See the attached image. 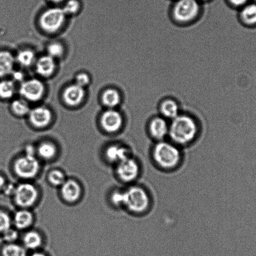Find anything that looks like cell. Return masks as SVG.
<instances>
[{
	"mask_svg": "<svg viewBox=\"0 0 256 256\" xmlns=\"http://www.w3.org/2000/svg\"><path fill=\"white\" fill-rule=\"evenodd\" d=\"M160 112L163 116L168 119H174L179 115V106L177 102L172 100H167L162 102Z\"/></svg>",
	"mask_w": 256,
	"mask_h": 256,
	"instance_id": "cell-20",
	"label": "cell"
},
{
	"mask_svg": "<svg viewBox=\"0 0 256 256\" xmlns=\"http://www.w3.org/2000/svg\"><path fill=\"white\" fill-rule=\"evenodd\" d=\"M230 6L235 8H242L249 2V0H225Z\"/></svg>",
	"mask_w": 256,
	"mask_h": 256,
	"instance_id": "cell-35",
	"label": "cell"
},
{
	"mask_svg": "<svg viewBox=\"0 0 256 256\" xmlns=\"http://www.w3.org/2000/svg\"><path fill=\"white\" fill-rule=\"evenodd\" d=\"M49 180L51 184L55 186H62L65 182L64 173L59 170H54L50 172Z\"/></svg>",
	"mask_w": 256,
	"mask_h": 256,
	"instance_id": "cell-28",
	"label": "cell"
},
{
	"mask_svg": "<svg viewBox=\"0 0 256 256\" xmlns=\"http://www.w3.org/2000/svg\"><path fill=\"white\" fill-rule=\"evenodd\" d=\"M201 2L197 0H174L172 12L174 18L180 22L194 20L199 14Z\"/></svg>",
	"mask_w": 256,
	"mask_h": 256,
	"instance_id": "cell-4",
	"label": "cell"
},
{
	"mask_svg": "<svg viewBox=\"0 0 256 256\" xmlns=\"http://www.w3.org/2000/svg\"><path fill=\"white\" fill-rule=\"evenodd\" d=\"M35 60L34 52L30 50H22L18 54L16 60L22 66L28 67L34 64Z\"/></svg>",
	"mask_w": 256,
	"mask_h": 256,
	"instance_id": "cell-23",
	"label": "cell"
},
{
	"mask_svg": "<svg viewBox=\"0 0 256 256\" xmlns=\"http://www.w3.org/2000/svg\"><path fill=\"white\" fill-rule=\"evenodd\" d=\"M20 92L25 100L33 102H38L44 96L45 86L39 80H28L22 84Z\"/></svg>",
	"mask_w": 256,
	"mask_h": 256,
	"instance_id": "cell-8",
	"label": "cell"
},
{
	"mask_svg": "<svg viewBox=\"0 0 256 256\" xmlns=\"http://www.w3.org/2000/svg\"><path fill=\"white\" fill-rule=\"evenodd\" d=\"M124 205L130 212H144L150 206L149 196L142 188L130 187L124 192Z\"/></svg>",
	"mask_w": 256,
	"mask_h": 256,
	"instance_id": "cell-3",
	"label": "cell"
},
{
	"mask_svg": "<svg viewBox=\"0 0 256 256\" xmlns=\"http://www.w3.org/2000/svg\"><path fill=\"white\" fill-rule=\"evenodd\" d=\"M12 108L15 114L19 116H24L29 114L30 112L29 105L25 100H15L13 102Z\"/></svg>",
	"mask_w": 256,
	"mask_h": 256,
	"instance_id": "cell-26",
	"label": "cell"
},
{
	"mask_svg": "<svg viewBox=\"0 0 256 256\" xmlns=\"http://www.w3.org/2000/svg\"><path fill=\"white\" fill-rule=\"evenodd\" d=\"M15 187L13 185H9V186H7L6 190H5V192H6L7 194H14Z\"/></svg>",
	"mask_w": 256,
	"mask_h": 256,
	"instance_id": "cell-37",
	"label": "cell"
},
{
	"mask_svg": "<svg viewBox=\"0 0 256 256\" xmlns=\"http://www.w3.org/2000/svg\"><path fill=\"white\" fill-rule=\"evenodd\" d=\"M14 78L15 81H22L24 78V75L21 72H15L14 74Z\"/></svg>",
	"mask_w": 256,
	"mask_h": 256,
	"instance_id": "cell-36",
	"label": "cell"
},
{
	"mask_svg": "<svg viewBox=\"0 0 256 256\" xmlns=\"http://www.w3.org/2000/svg\"><path fill=\"white\" fill-rule=\"evenodd\" d=\"M240 18L248 26L256 25V4L248 2L244 6L240 8Z\"/></svg>",
	"mask_w": 256,
	"mask_h": 256,
	"instance_id": "cell-18",
	"label": "cell"
},
{
	"mask_svg": "<svg viewBox=\"0 0 256 256\" xmlns=\"http://www.w3.org/2000/svg\"><path fill=\"white\" fill-rule=\"evenodd\" d=\"M108 160L111 162L118 163L130 157L129 150L120 145H112L108 148L106 152Z\"/></svg>",
	"mask_w": 256,
	"mask_h": 256,
	"instance_id": "cell-16",
	"label": "cell"
},
{
	"mask_svg": "<svg viewBox=\"0 0 256 256\" xmlns=\"http://www.w3.org/2000/svg\"><path fill=\"white\" fill-rule=\"evenodd\" d=\"M61 186L62 196L67 202H75L79 199L81 188L76 182L74 180H65Z\"/></svg>",
	"mask_w": 256,
	"mask_h": 256,
	"instance_id": "cell-14",
	"label": "cell"
},
{
	"mask_svg": "<svg viewBox=\"0 0 256 256\" xmlns=\"http://www.w3.org/2000/svg\"><path fill=\"white\" fill-rule=\"evenodd\" d=\"M5 180L4 178L1 175H0V190H1L3 189V188L5 187Z\"/></svg>",
	"mask_w": 256,
	"mask_h": 256,
	"instance_id": "cell-39",
	"label": "cell"
},
{
	"mask_svg": "<svg viewBox=\"0 0 256 256\" xmlns=\"http://www.w3.org/2000/svg\"><path fill=\"white\" fill-rule=\"evenodd\" d=\"M15 85L10 80H4L0 82V98L2 99L11 98L15 94Z\"/></svg>",
	"mask_w": 256,
	"mask_h": 256,
	"instance_id": "cell-24",
	"label": "cell"
},
{
	"mask_svg": "<svg viewBox=\"0 0 256 256\" xmlns=\"http://www.w3.org/2000/svg\"><path fill=\"white\" fill-rule=\"evenodd\" d=\"M80 7V2L78 0H68L63 10L66 14H76Z\"/></svg>",
	"mask_w": 256,
	"mask_h": 256,
	"instance_id": "cell-30",
	"label": "cell"
},
{
	"mask_svg": "<svg viewBox=\"0 0 256 256\" xmlns=\"http://www.w3.org/2000/svg\"><path fill=\"white\" fill-rule=\"evenodd\" d=\"M25 246L29 250H36L42 244V238L39 233L35 232H27L24 238Z\"/></svg>",
	"mask_w": 256,
	"mask_h": 256,
	"instance_id": "cell-22",
	"label": "cell"
},
{
	"mask_svg": "<svg viewBox=\"0 0 256 256\" xmlns=\"http://www.w3.org/2000/svg\"><path fill=\"white\" fill-rule=\"evenodd\" d=\"M50 1L53 2H55V4H60V2H64L65 0H50Z\"/></svg>",
	"mask_w": 256,
	"mask_h": 256,
	"instance_id": "cell-40",
	"label": "cell"
},
{
	"mask_svg": "<svg viewBox=\"0 0 256 256\" xmlns=\"http://www.w3.org/2000/svg\"><path fill=\"white\" fill-rule=\"evenodd\" d=\"M48 52L50 56L55 58H59L62 56L64 54V47L62 44H58V42H54V44H50L48 46Z\"/></svg>",
	"mask_w": 256,
	"mask_h": 256,
	"instance_id": "cell-29",
	"label": "cell"
},
{
	"mask_svg": "<svg viewBox=\"0 0 256 256\" xmlns=\"http://www.w3.org/2000/svg\"><path fill=\"white\" fill-rule=\"evenodd\" d=\"M140 167L137 160L132 158L122 160L118 163L117 172L123 182H129L134 180L139 176Z\"/></svg>",
	"mask_w": 256,
	"mask_h": 256,
	"instance_id": "cell-9",
	"label": "cell"
},
{
	"mask_svg": "<svg viewBox=\"0 0 256 256\" xmlns=\"http://www.w3.org/2000/svg\"><path fill=\"white\" fill-rule=\"evenodd\" d=\"M197 1H199L200 2H204L211 1V0H197Z\"/></svg>",
	"mask_w": 256,
	"mask_h": 256,
	"instance_id": "cell-42",
	"label": "cell"
},
{
	"mask_svg": "<svg viewBox=\"0 0 256 256\" xmlns=\"http://www.w3.org/2000/svg\"><path fill=\"white\" fill-rule=\"evenodd\" d=\"M4 239L7 242H13L16 240L19 236L17 230L12 229H9L4 232Z\"/></svg>",
	"mask_w": 256,
	"mask_h": 256,
	"instance_id": "cell-32",
	"label": "cell"
},
{
	"mask_svg": "<svg viewBox=\"0 0 256 256\" xmlns=\"http://www.w3.org/2000/svg\"><path fill=\"white\" fill-rule=\"evenodd\" d=\"M15 200L20 207L32 206L36 202L38 192L34 186L29 183H23L15 188Z\"/></svg>",
	"mask_w": 256,
	"mask_h": 256,
	"instance_id": "cell-7",
	"label": "cell"
},
{
	"mask_svg": "<svg viewBox=\"0 0 256 256\" xmlns=\"http://www.w3.org/2000/svg\"><path fill=\"white\" fill-rule=\"evenodd\" d=\"M36 69L38 74L42 76H50L54 72L55 62L54 58L49 55L40 58L37 60Z\"/></svg>",
	"mask_w": 256,
	"mask_h": 256,
	"instance_id": "cell-15",
	"label": "cell"
},
{
	"mask_svg": "<svg viewBox=\"0 0 256 256\" xmlns=\"http://www.w3.org/2000/svg\"><path fill=\"white\" fill-rule=\"evenodd\" d=\"M66 14L64 10L52 8L46 10L40 18V24L43 29L49 32H55L61 28L64 24Z\"/></svg>",
	"mask_w": 256,
	"mask_h": 256,
	"instance_id": "cell-5",
	"label": "cell"
},
{
	"mask_svg": "<svg viewBox=\"0 0 256 256\" xmlns=\"http://www.w3.org/2000/svg\"><path fill=\"white\" fill-rule=\"evenodd\" d=\"M2 253L4 256H27L24 248L15 244L6 246L3 250Z\"/></svg>",
	"mask_w": 256,
	"mask_h": 256,
	"instance_id": "cell-27",
	"label": "cell"
},
{
	"mask_svg": "<svg viewBox=\"0 0 256 256\" xmlns=\"http://www.w3.org/2000/svg\"><path fill=\"white\" fill-rule=\"evenodd\" d=\"M32 256H45L44 254H42V253L37 252V253H35V254H33Z\"/></svg>",
	"mask_w": 256,
	"mask_h": 256,
	"instance_id": "cell-41",
	"label": "cell"
},
{
	"mask_svg": "<svg viewBox=\"0 0 256 256\" xmlns=\"http://www.w3.org/2000/svg\"><path fill=\"white\" fill-rule=\"evenodd\" d=\"M89 82L90 78L87 74H80L76 77V84L83 88L86 86Z\"/></svg>",
	"mask_w": 256,
	"mask_h": 256,
	"instance_id": "cell-33",
	"label": "cell"
},
{
	"mask_svg": "<svg viewBox=\"0 0 256 256\" xmlns=\"http://www.w3.org/2000/svg\"><path fill=\"white\" fill-rule=\"evenodd\" d=\"M27 155L34 156V150L31 146L27 148Z\"/></svg>",
	"mask_w": 256,
	"mask_h": 256,
	"instance_id": "cell-38",
	"label": "cell"
},
{
	"mask_svg": "<svg viewBox=\"0 0 256 256\" xmlns=\"http://www.w3.org/2000/svg\"><path fill=\"white\" fill-rule=\"evenodd\" d=\"M123 120L121 114L115 110H108L102 115V126L107 132H117L121 128Z\"/></svg>",
	"mask_w": 256,
	"mask_h": 256,
	"instance_id": "cell-10",
	"label": "cell"
},
{
	"mask_svg": "<svg viewBox=\"0 0 256 256\" xmlns=\"http://www.w3.org/2000/svg\"><path fill=\"white\" fill-rule=\"evenodd\" d=\"M11 220L6 212L0 210V232H4L10 229Z\"/></svg>",
	"mask_w": 256,
	"mask_h": 256,
	"instance_id": "cell-31",
	"label": "cell"
},
{
	"mask_svg": "<svg viewBox=\"0 0 256 256\" xmlns=\"http://www.w3.org/2000/svg\"><path fill=\"white\" fill-rule=\"evenodd\" d=\"M149 130L152 137L160 142L169 135V126L164 119L155 118L150 122Z\"/></svg>",
	"mask_w": 256,
	"mask_h": 256,
	"instance_id": "cell-13",
	"label": "cell"
},
{
	"mask_svg": "<svg viewBox=\"0 0 256 256\" xmlns=\"http://www.w3.org/2000/svg\"><path fill=\"white\" fill-rule=\"evenodd\" d=\"M153 158L159 166L164 169L170 170L179 164L181 160V153L177 146L160 140L154 148Z\"/></svg>",
	"mask_w": 256,
	"mask_h": 256,
	"instance_id": "cell-2",
	"label": "cell"
},
{
	"mask_svg": "<svg viewBox=\"0 0 256 256\" xmlns=\"http://www.w3.org/2000/svg\"><path fill=\"white\" fill-rule=\"evenodd\" d=\"M112 200L115 205H124V192H115L112 194Z\"/></svg>",
	"mask_w": 256,
	"mask_h": 256,
	"instance_id": "cell-34",
	"label": "cell"
},
{
	"mask_svg": "<svg viewBox=\"0 0 256 256\" xmlns=\"http://www.w3.org/2000/svg\"><path fill=\"white\" fill-rule=\"evenodd\" d=\"M84 88L76 84L70 85L64 92L65 102L70 106H77L81 104L85 98Z\"/></svg>",
	"mask_w": 256,
	"mask_h": 256,
	"instance_id": "cell-12",
	"label": "cell"
},
{
	"mask_svg": "<svg viewBox=\"0 0 256 256\" xmlns=\"http://www.w3.org/2000/svg\"><path fill=\"white\" fill-rule=\"evenodd\" d=\"M33 222V215L26 210H19L15 215V226L19 230H24L29 228Z\"/></svg>",
	"mask_w": 256,
	"mask_h": 256,
	"instance_id": "cell-19",
	"label": "cell"
},
{
	"mask_svg": "<svg viewBox=\"0 0 256 256\" xmlns=\"http://www.w3.org/2000/svg\"><path fill=\"white\" fill-rule=\"evenodd\" d=\"M102 102L107 107L117 106L120 102L119 92L114 89L107 90L102 95Z\"/></svg>",
	"mask_w": 256,
	"mask_h": 256,
	"instance_id": "cell-21",
	"label": "cell"
},
{
	"mask_svg": "<svg viewBox=\"0 0 256 256\" xmlns=\"http://www.w3.org/2000/svg\"><path fill=\"white\" fill-rule=\"evenodd\" d=\"M30 121L37 128L48 126L51 122L52 114L50 110L45 107H37L29 112Z\"/></svg>",
	"mask_w": 256,
	"mask_h": 256,
	"instance_id": "cell-11",
	"label": "cell"
},
{
	"mask_svg": "<svg viewBox=\"0 0 256 256\" xmlns=\"http://www.w3.org/2000/svg\"><path fill=\"white\" fill-rule=\"evenodd\" d=\"M15 59L9 52H0V77H5L14 72Z\"/></svg>",
	"mask_w": 256,
	"mask_h": 256,
	"instance_id": "cell-17",
	"label": "cell"
},
{
	"mask_svg": "<svg viewBox=\"0 0 256 256\" xmlns=\"http://www.w3.org/2000/svg\"><path fill=\"white\" fill-rule=\"evenodd\" d=\"M40 164L34 156L25 155L17 160L15 164V170L18 176L24 179H31L39 172Z\"/></svg>",
	"mask_w": 256,
	"mask_h": 256,
	"instance_id": "cell-6",
	"label": "cell"
},
{
	"mask_svg": "<svg viewBox=\"0 0 256 256\" xmlns=\"http://www.w3.org/2000/svg\"><path fill=\"white\" fill-rule=\"evenodd\" d=\"M57 150L52 143L44 142L38 148V153L40 157L45 160H50L56 154Z\"/></svg>",
	"mask_w": 256,
	"mask_h": 256,
	"instance_id": "cell-25",
	"label": "cell"
},
{
	"mask_svg": "<svg viewBox=\"0 0 256 256\" xmlns=\"http://www.w3.org/2000/svg\"><path fill=\"white\" fill-rule=\"evenodd\" d=\"M197 126L194 120L186 115H178L169 126V135L178 144H188L195 139Z\"/></svg>",
	"mask_w": 256,
	"mask_h": 256,
	"instance_id": "cell-1",
	"label": "cell"
}]
</instances>
